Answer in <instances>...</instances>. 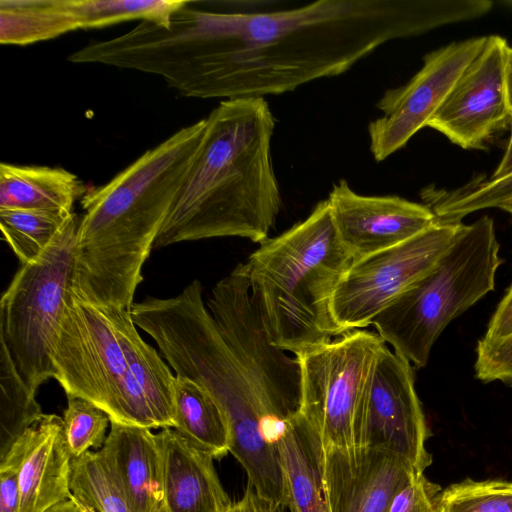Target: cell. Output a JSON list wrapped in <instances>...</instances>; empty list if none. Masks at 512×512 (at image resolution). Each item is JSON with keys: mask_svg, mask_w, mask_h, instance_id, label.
<instances>
[{"mask_svg": "<svg viewBox=\"0 0 512 512\" xmlns=\"http://www.w3.org/2000/svg\"><path fill=\"white\" fill-rule=\"evenodd\" d=\"M329 512H387L396 492L417 474L400 457L377 449L324 448Z\"/></svg>", "mask_w": 512, "mask_h": 512, "instance_id": "cell-15", "label": "cell"}, {"mask_svg": "<svg viewBox=\"0 0 512 512\" xmlns=\"http://www.w3.org/2000/svg\"><path fill=\"white\" fill-rule=\"evenodd\" d=\"M71 460L63 418L43 414L0 460L18 465L19 512H45L68 500Z\"/></svg>", "mask_w": 512, "mask_h": 512, "instance_id": "cell-16", "label": "cell"}, {"mask_svg": "<svg viewBox=\"0 0 512 512\" xmlns=\"http://www.w3.org/2000/svg\"><path fill=\"white\" fill-rule=\"evenodd\" d=\"M75 216L65 211L0 210V228L20 263L28 264L43 255Z\"/></svg>", "mask_w": 512, "mask_h": 512, "instance_id": "cell-23", "label": "cell"}, {"mask_svg": "<svg viewBox=\"0 0 512 512\" xmlns=\"http://www.w3.org/2000/svg\"><path fill=\"white\" fill-rule=\"evenodd\" d=\"M498 208L505 210L506 212L512 215V199L504 202Z\"/></svg>", "mask_w": 512, "mask_h": 512, "instance_id": "cell-37", "label": "cell"}, {"mask_svg": "<svg viewBox=\"0 0 512 512\" xmlns=\"http://www.w3.org/2000/svg\"><path fill=\"white\" fill-rule=\"evenodd\" d=\"M475 376L484 383L499 381L512 387V335L480 339L476 347Z\"/></svg>", "mask_w": 512, "mask_h": 512, "instance_id": "cell-29", "label": "cell"}, {"mask_svg": "<svg viewBox=\"0 0 512 512\" xmlns=\"http://www.w3.org/2000/svg\"><path fill=\"white\" fill-rule=\"evenodd\" d=\"M67 0H1L0 42L29 45L78 30Z\"/></svg>", "mask_w": 512, "mask_h": 512, "instance_id": "cell-22", "label": "cell"}, {"mask_svg": "<svg viewBox=\"0 0 512 512\" xmlns=\"http://www.w3.org/2000/svg\"><path fill=\"white\" fill-rule=\"evenodd\" d=\"M70 490L95 512H132L120 483L99 451L72 458Z\"/></svg>", "mask_w": 512, "mask_h": 512, "instance_id": "cell-26", "label": "cell"}, {"mask_svg": "<svg viewBox=\"0 0 512 512\" xmlns=\"http://www.w3.org/2000/svg\"><path fill=\"white\" fill-rule=\"evenodd\" d=\"M43 414L35 394L26 386L0 342V460Z\"/></svg>", "mask_w": 512, "mask_h": 512, "instance_id": "cell-24", "label": "cell"}, {"mask_svg": "<svg viewBox=\"0 0 512 512\" xmlns=\"http://www.w3.org/2000/svg\"><path fill=\"white\" fill-rule=\"evenodd\" d=\"M174 429L214 459L230 451L227 419L211 394L192 379L176 375L174 382Z\"/></svg>", "mask_w": 512, "mask_h": 512, "instance_id": "cell-21", "label": "cell"}, {"mask_svg": "<svg viewBox=\"0 0 512 512\" xmlns=\"http://www.w3.org/2000/svg\"><path fill=\"white\" fill-rule=\"evenodd\" d=\"M285 506L259 495L250 485L240 500L231 504L226 512H285Z\"/></svg>", "mask_w": 512, "mask_h": 512, "instance_id": "cell-33", "label": "cell"}, {"mask_svg": "<svg viewBox=\"0 0 512 512\" xmlns=\"http://www.w3.org/2000/svg\"><path fill=\"white\" fill-rule=\"evenodd\" d=\"M131 313L75 298L66 303L52 349L54 379L67 397L102 409L113 423L146 428L133 388L125 320Z\"/></svg>", "mask_w": 512, "mask_h": 512, "instance_id": "cell-7", "label": "cell"}, {"mask_svg": "<svg viewBox=\"0 0 512 512\" xmlns=\"http://www.w3.org/2000/svg\"><path fill=\"white\" fill-rule=\"evenodd\" d=\"M163 459L168 512H226L231 504L216 473L214 458L174 428L156 434Z\"/></svg>", "mask_w": 512, "mask_h": 512, "instance_id": "cell-17", "label": "cell"}, {"mask_svg": "<svg viewBox=\"0 0 512 512\" xmlns=\"http://www.w3.org/2000/svg\"><path fill=\"white\" fill-rule=\"evenodd\" d=\"M439 512H512V480L464 479L442 489Z\"/></svg>", "mask_w": 512, "mask_h": 512, "instance_id": "cell-27", "label": "cell"}, {"mask_svg": "<svg viewBox=\"0 0 512 512\" xmlns=\"http://www.w3.org/2000/svg\"><path fill=\"white\" fill-rule=\"evenodd\" d=\"M385 345L377 333L355 329L296 356L301 369L300 409L318 426L325 449H363L362 395Z\"/></svg>", "mask_w": 512, "mask_h": 512, "instance_id": "cell-9", "label": "cell"}, {"mask_svg": "<svg viewBox=\"0 0 512 512\" xmlns=\"http://www.w3.org/2000/svg\"><path fill=\"white\" fill-rule=\"evenodd\" d=\"M87 188L63 168L0 164V210L73 212Z\"/></svg>", "mask_w": 512, "mask_h": 512, "instance_id": "cell-20", "label": "cell"}, {"mask_svg": "<svg viewBox=\"0 0 512 512\" xmlns=\"http://www.w3.org/2000/svg\"><path fill=\"white\" fill-rule=\"evenodd\" d=\"M278 452L290 512H329L321 434L300 408L288 420Z\"/></svg>", "mask_w": 512, "mask_h": 512, "instance_id": "cell-19", "label": "cell"}, {"mask_svg": "<svg viewBox=\"0 0 512 512\" xmlns=\"http://www.w3.org/2000/svg\"><path fill=\"white\" fill-rule=\"evenodd\" d=\"M506 83L509 106L512 112V47L510 46L507 51Z\"/></svg>", "mask_w": 512, "mask_h": 512, "instance_id": "cell-36", "label": "cell"}, {"mask_svg": "<svg viewBox=\"0 0 512 512\" xmlns=\"http://www.w3.org/2000/svg\"><path fill=\"white\" fill-rule=\"evenodd\" d=\"M67 400L63 429L72 458L82 456L91 447L101 449L111 423L107 413L80 397H67Z\"/></svg>", "mask_w": 512, "mask_h": 512, "instance_id": "cell-28", "label": "cell"}, {"mask_svg": "<svg viewBox=\"0 0 512 512\" xmlns=\"http://www.w3.org/2000/svg\"><path fill=\"white\" fill-rule=\"evenodd\" d=\"M133 319L176 375L200 384L220 406L231 433L229 452L245 470L248 485L286 507L278 443L300 408L298 359L267 341L248 343L235 356L197 279L176 296L147 298Z\"/></svg>", "mask_w": 512, "mask_h": 512, "instance_id": "cell-2", "label": "cell"}, {"mask_svg": "<svg viewBox=\"0 0 512 512\" xmlns=\"http://www.w3.org/2000/svg\"><path fill=\"white\" fill-rule=\"evenodd\" d=\"M512 174V130L504 155L490 179H501Z\"/></svg>", "mask_w": 512, "mask_h": 512, "instance_id": "cell-34", "label": "cell"}, {"mask_svg": "<svg viewBox=\"0 0 512 512\" xmlns=\"http://www.w3.org/2000/svg\"><path fill=\"white\" fill-rule=\"evenodd\" d=\"M18 465L0 462V512H19Z\"/></svg>", "mask_w": 512, "mask_h": 512, "instance_id": "cell-31", "label": "cell"}, {"mask_svg": "<svg viewBox=\"0 0 512 512\" xmlns=\"http://www.w3.org/2000/svg\"><path fill=\"white\" fill-rule=\"evenodd\" d=\"M359 428L363 448L392 453L416 473L432 463L430 431L415 390L411 363L385 345L364 387Z\"/></svg>", "mask_w": 512, "mask_h": 512, "instance_id": "cell-11", "label": "cell"}, {"mask_svg": "<svg viewBox=\"0 0 512 512\" xmlns=\"http://www.w3.org/2000/svg\"><path fill=\"white\" fill-rule=\"evenodd\" d=\"M195 1L166 26L141 21L104 42L107 66L161 77L184 97L280 95L348 71L383 44L459 23L457 0Z\"/></svg>", "mask_w": 512, "mask_h": 512, "instance_id": "cell-1", "label": "cell"}, {"mask_svg": "<svg viewBox=\"0 0 512 512\" xmlns=\"http://www.w3.org/2000/svg\"><path fill=\"white\" fill-rule=\"evenodd\" d=\"M508 48L504 38L487 36L484 47L427 127L464 149H480L512 121L506 83Z\"/></svg>", "mask_w": 512, "mask_h": 512, "instance_id": "cell-13", "label": "cell"}, {"mask_svg": "<svg viewBox=\"0 0 512 512\" xmlns=\"http://www.w3.org/2000/svg\"><path fill=\"white\" fill-rule=\"evenodd\" d=\"M80 29L140 20L166 26L188 0H67Z\"/></svg>", "mask_w": 512, "mask_h": 512, "instance_id": "cell-25", "label": "cell"}, {"mask_svg": "<svg viewBox=\"0 0 512 512\" xmlns=\"http://www.w3.org/2000/svg\"><path fill=\"white\" fill-rule=\"evenodd\" d=\"M486 40L487 36L470 38L430 52L405 85L383 93L376 103L382 116L367 128L370 151L377 162L403 148L427 127Z\"/></svg>", "mask_w": 512, "mask_h": 512, "instance_id": "cell-12", "label": "cell"}, {"mask_svg": "<svg viewBox=\"0 0 512 512\" xmlns=\"http://www.w3.org/2000/svg\"><path fill=\"white\" fill-rule=\"evenodd\" d=\"M512 335V285L493 313L484 340H497Z\"/></svg>", "mask_w": 512, "mask_h": 512, "instance_id": "cell-32", "label": "cell"}, {"mask_svg": "<svg viewBox=\"0 0 512 512\" xmlns=\"http://www.w3.org/2000/svg\"><path fill=\"white\" fill-rule=\"evenodd\" d=\"M206 119L183 127L81 198L72 295L131 310L142 268L202 146Z\"/></svg>", "mask_w": 512, "mask_h": 512, "instance_id": "cell-3", "label": "cell"}, {"mask_svg": "<svg viewBox=\"0 0 512 512\" xmlns=\"http://www.w3.org/2000/svg\"><path fill=\"white\" fill-rule=\"evenodd\" d=\"M441 491L424 473L414 474L396 492L387 512H439Z\"/></svg>", "mask_w": 512, "mask_h": 512, "instance_id": "cell-30", "label": "cell"}, {"mask_svg": "<svg viewBox=\"0 0 512 512\" xmlns=\"http://www.w3.org/2000/svg\"><path fill=\"white\" fill-rule=\"evenodd\" d=\"M461 223L438 222L413 238L353 262L331 302L343 331L362 329L428 273L452 245Z\"/></svg>", "mask_w": 512, "mask_h": 512, "instance_id": "cell-10", "label": "cell"}, {"mask_svg": "<svg viewBox=\"0 0 512 512\" xmlns=\"http://www.w3.org/2000/svg\"><path fill=\"white\" fill-rule=\"evenodd\" d=\"M153 249L215 237L263 243L282 199L271 154L275 118L264 98L222 100Z\"/></svg>", "mask_w": 512, "mask_h": 512, "instance_id": "cell-4", "label": "cell"}, {"mask_svg": "<svg viewBox=\"0 0 512 512\" xmlns=\"http://www.w3.org/2000/svg\"><path fill=\"white\" fill-rule=\"evenodd\" d=\"M327 200L337 236L353 262L399 245L437 223L425 204L395 195H361L345 179L333 184Z\"/></svg>", "mask_w": 512, "mask_h": 512, "instance_id": "cell-14", "label": "cell"}, {"mask_svg": "<svg viewBox=\"0 0 512 512\" xmlns=\"http://www.w3.org/2000/svg\"><path fill=\"white\" fill-rule=\"evenodd\" d=\"M110 424L99 452L120 483L132 512H168L156 434L148 428Z\"/></svg>", "mask_w": 512, "mask_h": 512, "instance_id": "cell-18", "label": "cell"}, {"mask_svg": "<svg viewBox=\"0 0 512 512\" xmlns=\"http://www.w3.org/2000/svg\"><path fill=\"white\" fill-rule=\"evenodd\" d=\"M79 219L67 224L35 262L21 264L0 301V342L36 394L54 377L52 349L72 293Z\"/></svg>", "mask_w": 512, "mask_h": 512, "instance_id": "cell-8", "label": "cell"}, {"mask_svg": "<svg viewBox=\"0 0 512 512\" xmlns=\"http://www.w3.org/2000/svg\"><path fill=\"white\" fill-rule=\"evenodd\" d=\"M494 221L462 223L438 263L372 321L377 334L416 368L427 365L444 328L495 286L502 263Z\"/></svg>", "mask_w": 512, "mask_h": 512, "instance_id": "cell-6", "label": "cell"}, {"mask_svg": "<svg viewBox=\"0 0 512 512\" xmlns=\"http://www.w3.org/2000/svg\"><path fill=\"white\" fill-rule=\"evenodd\" d=\"M352 263L327 199L303 221L260 244L245 264L251 297L275 347L297 356L344 333L331 302Z\"/></svg>", "mask_w": 512, "mask_h": 512, "instance_id": "cell-5", "label": "cell"}, {"mask_svg": "<svg viewBox=\"0 0 512 512\" xmlns=\"http://www.w3.org/2000/svg\"><path fill=\"white\" fill-rule=\"evenodd\" d=\"M45 512H95L93 509L72 496L59 504L51 507Z\"/></svg>", "mask_w": 512, "mask_h": 512, "instance_id": "cell-35", "label": "cell"}]
</instances>
